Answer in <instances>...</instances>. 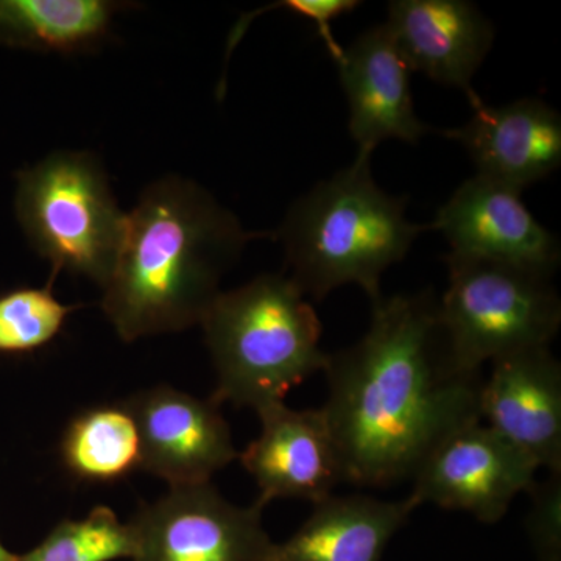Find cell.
Wrapping results in <instances>:
<instances>
[{"mask_svg": "<svg viewBox=\"0 0 561 561\" xmlns=\"http://www.w3.org/2000/svg\"><path fill=\"white\" fill-rule=\"evenodd\" d=\"M262 508L231 504L210 483L171 486L127 523L131 560L272 561L276 542L262 526Z\"/></svg>", "mask_w": 561, "mask_h": 561, "instance_id": "cell-7", "label": "cell"}, {"mask_svg": "<svg viewBox=\"0 0 561 561\" xmlns=\"http://www.w3.org/2000/svg\"><path fill=\"white\" fill-rule=\"evenodd\" d=\"M60 459L73 479L87 483H116L142 470L138 424L127 404L95 405L73 416Z\"/></svg>", "mask_w": 561, "mask_h": 561, "instance_id": "cell-18", "label": "cell"}, {"mask_svg": "<svg viewBox=\"0 0 561 561\" xmlns=\"http://www.w3.org/2000/svg\"><path fill=\"white\" fill-rule=\"evenodd\" d=\"M479 416L541 470L561 472V365L549 346L491 362Z\"/></svg>", "mask_w": 561, "mask_h": 561, "instance_id": "cell-12", "label": "cell"}, {"mask_svg": "<svg viewBox=\"0 0 561 561\" xmlns=\"http://www.w3.org/2000/svg\"><path fill=\"white\" fill-rule=\"evenodd\" d=\"M127 3L114 0H0V44L77 54L101 46Z\"/></svg>", "mask_w": 561, "mask_h": 561, "instance_id": "cell-17", "label": "cell"}, {"mask_svg": "<svg viewBox=\"0 0 561 561\" xmlns=\"http://www.w3.org/2000/svg\"><path fill=\"white\" fill-rule=\"evenodd\" d=\"M530 494L526 530L538 561H561V472H549L535 481Z\"/></svg>", "mask_w": 561, "mask_h": 561, "instance_id": "cell-22", "label": "cell"}, {"mask_svg": "<svg viewBox=\"0 0 561 561\" xmlns=\"http://www.w3.org/2000/svg\"><path fill=\"white\" fill-rule=\"evenodd\" d=\"M256 413L260 437L239 456L260 489L256 504L301 500L316 505L345 483L341 453L321 408L297 411L278 402Z\"/></svg>", "mask_w": 561, "mask_h": 561, "instance_id": "cell-11", "label": "cell"}, {"mask_svg": "<svg viewBox=\"0 0 561 561\" xmlns=\"http://www.w3.org/2000/svg\"><path fill=\"white\" fill-rule=\"evenodd\" d=\"M350 105V135L357 153L371 157L383 140L416 144L431 131L413 106L411 73L389 28L376 25L343 49L337 62Z\"/></svg>", "mask_w": 561, "mask_h": 561, "instance_id": "cell-14", "label": "cell"}, {"mask_svg": "<svg viewBox=\"0 0 561 561\" xmlns=\"http://www.w3.org/2000/svg\"><path fill=\"white\" fill-rule=\"evenodd\" d=\"M463 127L443 130L470 154L478 175L523 191L561 164V117L540 99L476 106Z\"/></svg>", "mask_w": 561, "mask_h": 561, "instance_id": "cell-15", "label": "cell"}, {"mask_svg": "<svg viewBox=\"0 0 561 561\" xmlns=\"http://www.w3.org/2000/svg\"><path fill=\"white\" fill-rule=\"evenodd\" d=\"M323 371L321 411L353 485L412 479L443 438L481 420V373L454 364L430 291L371 301L364 337L330 354Z\"/></svg>", "mask_w": 561, "mask_h": 561, "instance_id": "cell-1", "label": "cell"}, {"mask_svg": "<svg viewBox=\"0 0 561 561\" xmlns=\"http://www.w3.org/2000/svg\"><path fill=\"white\" fill-rule=\"evenodd\" d=\"M18 221L54 275L68 272L102 287L119 253L127 213L94 154L55 151L18 173Z\"/></svg>", "mask_w": 561, "mask_h": 561, "instance_id": "cell-5", "label": "cell"}, {"mask_svg": "<svg viewBox=\"0 0 561 561\" xmlns=\"http://www.w3.org/2000/svg\"><path fill=\"white\" fill-rule=\"evenodd\" d=\"M214 370L210 400L254 412L284 402L295 386L323 371L321 321L286 275H262L220 291L201 321Z\"/></svg>", "mask_w": 561, "mask_h": 561, "instance_id": "cell-4", "label": "cell"}, {"mask_svg": "<svg viewBox=\"0 0 561 561\" xmlns=\"http://www.w3.org/2000/svg\"><path fill=\"white\" fill-rule=\"evenodd\" d=\"M238 217L180 176L150 184L127 214L102 309L117 335L135 342L201 324L225 271L254 239Z\"/></svg>", "mask_w": 561, "mask_h": 561, "instance_id": "cell-2", "label": "cell"}, {"mask_svg": "<svg viewBox=\"0 0 561 561\" xmlns=\"http://www.w3.org/2000/svg\"><path fill=\"white\" fill-rule=\"evenodd\" d=\"M537 472L526 456L478 420L432 449L413 474L411 497L419 507L434 504L494 524L518 494L529 491Z\"/></svg>", "mask_w": 561, "mask_h": 561, "instance_id": "cell-8", "label": "cell"}, {"mask_svg": "<svg viewBox=\"0 0 561 561\" xmlns=\"http://www.w3.org/2000/svg\"><path fill=\"white\" fill-rule=\"evenodd\" d=\"M445 262L449 283L438 316L459 370L481 373L489 362L551 345L561 324L552 275L453 254Z\"/></svg>", "mask_w": 561, "mask_h": 561, "instance_id": "cell-6", "label": "cell"}, {"mask_svg": "<svg viewBox=\"0 0 561 561\" xmlns=\"http://www.w3.org/2000/svg\"><path fill=\"white\" fill-rule=\"evenodd\" d=\"M409 68L445 87L459 88L472 108L482 99L472 77L493 47V24L465 0H394L383 22Z\"/></svg>", "mask_w": 561, "mask_h": 561, "instance_id": "cell-13", "label": "cell"}, {"mask_svg": "<svg viewBox=\"0 0 561 561\" xmlns=\"http://www.w3.org/2000/svg\"><path fill=\"white\" fill-rule=\"evenodd\" d=\"M124 402L138 424L142 470L171 486L210 483L239 457L220 405L210 398L157 386Z\"/></svg>", "mask_w": 561, "mask_h": 561, "instance_id": "cell-10", "label": "cell"}, {"mask_svg": "<svg viewBox=\"0 0 561 561\" xmlns=\"http://www.w3.org/2000/svg\"><path fill=\"white\" fill-rule=\"evenodd\" d=\"M419 504L351 494L313 505L311 516L284 542L272 561H381L391 538L405 526Z\"/></svg>", "mask_w": 561, "mask_h": 561, "instance_id": "cell-16", "label": "cell"}, {"mask_svg": "<svg viewBox=\"0 0 561 561\" xmlns=\"http://www.w3.org/2000/svg\"><path fill=\"white\" fill-rule=\"evenodd\" d=\"M359 5L360 2H356V0H279V2L261 7V9L250 11V13H243L241 20L236 22L234 27L231 28L230 38H228L227 43V58H230L231 51L234 50L239 41L249 31L251 22L257 20L262 14L268 13V11L286 10L312 21L316 24L321 41H323L324 46L330 51L332 60L339 62L345 47H342L337 39L334 38L331 24L337 18L351 13V11L356 10Z\"/></svg>", "mask_w": 561, "mask_h": 561, "instance_id": "cell-21", "label": "cell"}, {"mask_svg": "<svg viewBox=\"0 0 561 561\" xmlns=\"http://www.w3.org/2000/svg\"><path fill=\"white\" fill-rule=\"evenodd\" d=\"M371 157L320 181L291 205L278 230L289 278L305 297L321 301L346 284L371 301L382 297L381 278L408 256L430 225L408 220V198L387 194L371 175Z\"/></svg>", "mask_w": 561, "mask_h": 561, "instance_id": "cell-3", "label": "cell"}, {"mask_svg": "<svg viewBox=\"0 0 561 561\" xmlns=\"http://www.w3.org/2000/svg\"><path fill=\"white\" fill-rule=\"evenodd\" d=\"M77 306L65 305L46 287L0 294V356H25L49 345Z\"/></svg>", "mask_w": 561, "mask_h": 561, "instance_id": "cell-20", "label": "cell"}, {"mask_svg": "<svg viewBox=\"0 0 561 561\" xmlns=\"http://www.w3.org/2000/svg\"><path fill=\"white\" fill-rule=\"evenodd\" d=\"M133 537L108 507H95L83 519H65L32 551L16 561H116L133 557Z\"/></svg>", "mask_w": 561, "mask_h": 561, "instance_id": "cell-19", "label": "cell"}, {"mask_svg": "<svg viewBox=\"0 0 561 561\" xmlns=\"http://www.w3.org/2000/svg\"><path fill=\"white\" fill-rule=\"evenodd\" d=\"M16 557L13 552H10L5 546L0 541V561H16Z\"/></svg>", "mask_w": 561, "mask_h": 561, "instance_id": "cell-23", "label": "cell"}, {"mask_svg": "<svg viewBox=\"0 0 561 561\" xmlns=\"http://www.w3.org/2000/svg\"><path fill=\"white\" fill-rule=\"evenodd\" d=\"M430 230L440 231L448 254L500 262L552 275L560 264V242L535 219L522 191L483 179L465 181L438 209Z\"/></svg>", "mask_w": 561, "mask_h": 561, "instance_id": "cell-9", "label": "cell"}]
</instances>
